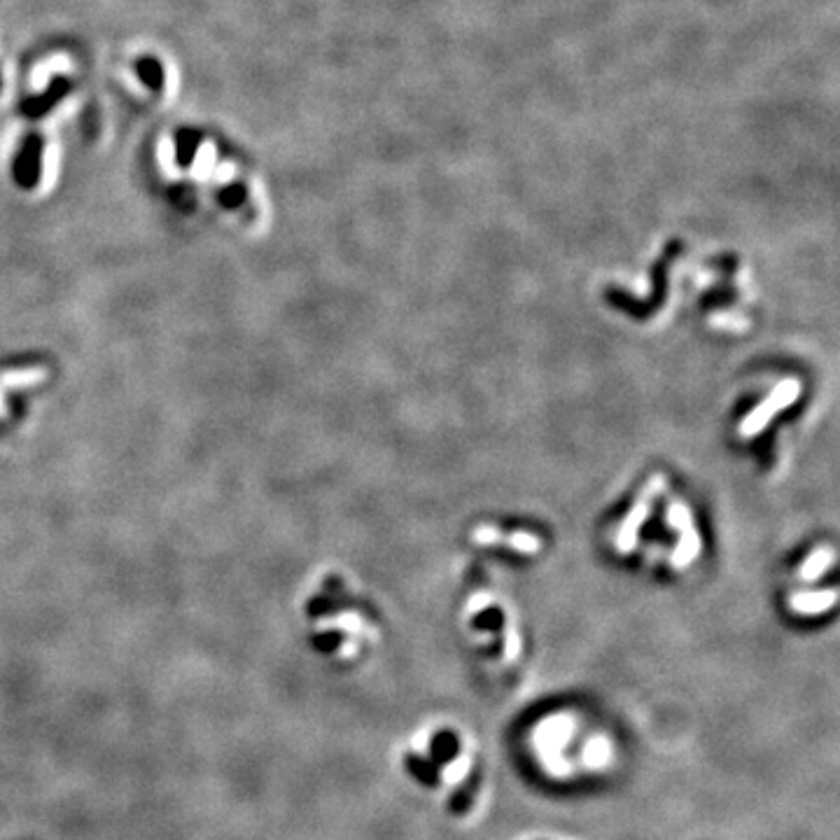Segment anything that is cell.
Returning <instances> with one entry per match:
<instances>
[{"label": "cell", "instance_id": "1", "mask_svg": "<svg viewBox=\"0 0 840 840\" xmlns=\"http://www.w3.org/2000/svg\"><path fill=\"white\" fill-rule=\"evenodd\" d=\"M42 154H45V138L38 133H28L21 140L17 157H14L12 173L14 182L21 189H33L42 178Z\"/></svg>", "mask_w": 840, "mask_h": 840}, {"label": "cell", "instance_id": "2", "mask_svg": "<svg viewBox=\"0 0 840 840\" xmlns=\"http://www.w3.org/2000/svg\"><path fill=\"white\" fill-rule=\"evenodd\" d=\"M70 84L68 77H54L52 82H49V87L42 91V94H33V96H26L21 98L19 103V112L28 119H40L52 112L56 105H59L63 98L70 94Z\"/></svg>", "mask_w": 840, "mask_h": 840}, {"label": "cell", "instance_id": "3", "mask_svg": "<svg viewBox=\"0 0 840 840\" xmlns=\"http://www.w3.org/2000/svg\"><path fill=\"white\" fill-rule=\"evenodd\" d=\"M133 68H136V75L138 80L145 84L147 89L154 91V94H159L161 89H164V82H166V73H164V66H161L159 59H154V56H140L133 63Z\"/></svg>", "mask_w": 840, "mask_h": 840}, {"label": "cell", "instance_id": "4", "mask_svg": "<svg viewBox=\"0 0 840 840\" xmlns=\"http://www.w3.org/2000/svg\"><path fill=\"white\" fill-rule=\"evenodd\" d=\"M199 143H201V133L194 131V129H180L178 136H175V159H178V164L182 168H189L192 166V161L196 157V150H199Z\"/></svg>", "mask_w": 840, "mask_h": 840}, {"label": "cell", "instance_id": "5", "mask_svg": "<svg viewBox=\"0 0 840 840\" xmlns=\"http://www.w3.org/2000/svg\"><path fill=\"white\" fill-rule=\"evenodd\" d=\"M245 199V187L243 185H231L222 192V203H227V206L234 208L236 203H241Z\"/></svg>", "mask_w": 840, "mask_h": 840}, {"label": "cell", "instance_id": "6", "mask_svg": "<svg viewBox=\"0 0 840 840\" xmlns=\"http://www.w3.org/2000/svg\"><path fill=\"white\" fill-rule=\"evenodd\" d=\"M0 87H3V75H0Z\"/></svg>", "mask_w": 840, "mask_h": 840}]
</instances>
